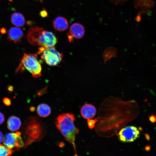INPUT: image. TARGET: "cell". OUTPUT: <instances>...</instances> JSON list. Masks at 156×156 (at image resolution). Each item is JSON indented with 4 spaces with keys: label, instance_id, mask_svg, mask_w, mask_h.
<instances>
[{
    "label": "cell",
    "instance_id": "cell-1",
    "mask_svg": "<svg viewBox=\"0 0 156 156\" xmlns=\"http://www.w3.org/2000/svg\"><path fill=\"white\" fill-rule=\"evenodd\" d=\"M75 118L71 113H64L59 115L55 119L57 128L66 140L73 145L76 152L75 140L79 130L74 125Z\"/></svg>",
    "mask_w": 156,
    "mask_h": 156
},
{
    "label": "cell",
    "instance_id": "cell-2",
    "mask_svg": "<svg viewBox=\"0 0 156 156\" xmlns=\"http://www.w3.org/2000/svg\"><path fill=\"white\" fill-rule=\"evenodd\" d=\"M27 38L30 44L44 48L53 47L57 42V38L53 33L36 26L30 28Z\"/></svg>",
    "mask_w": 156,
    "mask_h": 156
},
{
    "label": "cell",
    "instance_id": "cell-3",
    "mask_svg": "<svg viewBox=\"0 0 156 156\" xmlns=\"http://www.w3.org/2000/svg\"><path fill=\"white\" fill-rule=\"evenodd\" d=\"M25 69L31 73L34 77H38L41 75L42 67L38 60L37 54H24L15 73L23 71Z\"/></svg>",
    "mask_w": 156,
    "mask_h": 156
},
{
    "label": "cell",
    "instance_id": "cell-4",
    "mask_svg": "<svg viewBox=\"0 0 156 156\" xmlns=\"http://www.w3.org/2000/svg\"><path fill=\"white\" fill-rule=\"evenodd\" d=\"M38 53L40 55L41 58L50 66L57 65L61 62L62 58V54L54 47L49 48L41 47Z\"/></svg>",
    "mask_w": 156,
    "mask_h": 156
},
{
    "label": "cell",
    "instance_id": "cell-5",
    "mask_svg": "<svg viewBox=\"0 0 156 156\" xmlns=\"http://www.w3.org/2000/svg\"><path fill=\"white\" fill-rule=\"evenodd\" d=\"M140 132L135 126H131L126 127L120 130L118 136L121 142H130L134 141L139 137Z\"/></svg>",
    "mask_w": 156,
    "mask_h": 156
},
{
    "label": "cell",
    "instance_id": "cell-6",
    "mask_svg": "<svg viewBox=\"0 0 156 156\" xmlns=\"http://www.w3.org/2000/svg\"><path fill=\"white\" fill-rule=\"evenodd\" d=\"M21 133L18 131L16 133H7L3 140V144L6 146L12 149L16 148L19 149L22 147L24 143L22 139L20 136Z\"/></svg>",
    "mask_w": 156,
    "mask_h": 156
},
{
    "label": "cell",
    "instance_id": "cell-7",
    "mask_svg": "<svg viewBox=\"0 0 156 156\" xmlns=\"http://www.w3.org/2000/svg\"><path fill=\"white\" fill-rule=\"evenodd\" d=\"M23 36V33L20 28L12 27L8 31L7 39L15 43L18 44L21 42Z\"/></svg>",
    "mask_w": 156,
    "mask_h": 156
},
{
    "label": "cell",
    "instance_id": "cell-8",
    "mask_svg": "<svg viewBox=\"0 0 156 156\" xmlns=\"http://www.w3.org/2000/svg\"><path fill=\"white\" fill-rule=\"evenodd\" d=\"M85 31L84 27L78 23H73L70 28V34L73 38L78 39L82 38L84 35Z\"/></svg>",
    "mask_w": 156,
    "mask_h": 156
},
{
    "label": "cell",
    "instance_id": "cell-9",
    "mask_svg": "<svg viewBox=\"0 0 156 156\" xmlns=\"http://www.w3.org/2000/svg\"><path fill=\"white\" fill-rule=\"evenodd\" d=\"M96 108L92 104H86L81 108L80 113L81 116L85 119L88 120L94 117L96 114Z\"/></svg>",
    "mask_w": 156,
    "mask_h": 156
},
{
    "label": "cell",
    "instance_id": "cell-10",
    "mask_svg": "<svg viewBox=\"0 0 156 156\" xmlns=\"http://www.w3.org/2000/svg\"><path fill=\"white\" fill-rule=\"evenodd\" d=\"M53 24L54 28L60 31H64L68 27V23L67 20L64 17L58 16L54 20Z\"/></svg>",
    "mask_w": 156,
    "mask_h": 156
},
{
    "label": "cell",
    "instance_id": "cell-11",
    "mask_svg": "<svg viewBox=\"0 0 156 156\" xmlns=\"http://www.w3.org/2000/svg\"><path fill=\"white\" fill-rule=\"evenodd\" d=\"M20 119L15 116H10L7 121V127L8 129L11 131H14L18 130L21 125Z\"/></svg>",
    "mask_w": 156,
    "mask_h": 156
},
{
    "label": "cell",
    "instance_id": "cell-12",
    "mask_svg": "<svg viewBox=\"0 0 156 156\" xmlns=\"http://www.w3.org/2000/svg\"><path fill=\"white\" fill-rule=\"evenodd\" d=\"M12 23L19 27H22L25 24V21L23 15L18 12H15L12 14L11 18Z\"/></svg>",
    "mask_w": 156,
    "mask_h": 156
},
{
    "label": "cell",
    "instance_id": "cell-13",
    "mask_svg": "<svg viewBox=\"0 0 156 156\" xmlns=\"http://www.w3.org/2000/svg\"><path fill=\"white\" fill-rule=\"evenodd\" d=\"M134 6L136 8L143 10L145 8H151L154 6L155 3L152 0H135Z\"/></svg>",
    "mask_w": 156,
    "mask_h": 156
},
{
    "label": "cell",
    "instance_id": "cell-14",
    "mask_svg": "<svg viewBox=\"0 0 156 156\" xmlns=\"http://www.w3.org/2000/svg\"><path fill=\"white\" fill-rule=\"evenodd\" d=\"M38 115L41 117H45L48 116L51 112L50 107L47 104L42 103L39 105L37 109Z\"/></svg>",
    "mask_w": 156,
    "mask_h": 156
},
{
    "label": "cell",
    "instance_id": "cell-15",
    "mask_svg": "<svg viewBox=\"0 0 156 156\" xmlns=\"http://www.w3.org/2000/svg\"><path fill=\"white\" fill-rule=\"evenodd\" d=\"M116 51L113 47H110L107 48L104 51L103 57L105 62H107L111 58L115 57Z\"/></svg>",
    "mask_w": 156,
    "mask_h": 156
},
{
    "label": "cell",
    "instance_id": "cell-16",
    "mask_svg": "<svg viewBox=\"0 0 156 156\" xmlns=\"http://www.w3.org/2000/svg\"><path fill=\"white\" fill-rule=\"evenodd\" d=\"M14 152L12 149L0 144V156H8L12 155Z\"/></svg>",
    "mask_w": 156,
    "mask_h": 156
},
{
    "label": "cell",
    "instance_id": "cell-17",
    "mask_svg": "<svg viewBox=\"0 0 156 156\" xmlns=\"http://www.w3.org/2000/svg\"><path fill=\"white\" fill-rule=\"evenodd\" d=\"M112 3L116 5H122L127 3L129 0H109Z\"/></svg>",
    "mask_w": 156,
    "mask_h": 156
},
{
    "label": "cell",
    "instance_id": "cell-18",
    "mask_svg": "<svg viewBox=\"0 0 156 156\" xmlns=\"http://www.w3.org/2000/svg\"><path fill=\"white\" fill-rule=\"evenodd\" d=\"M3 101L4 104L6 106H9L11 104V100L8 97L4 98L3 100Z\"/></svg>",
    "mask_w": 156,
    "mask_h": 156
},
{
    "label": "cell",
    "instance_id": "cell-19",
    "mask_svg": "<svg viewBox=\"0 0 156 156\" xmlns=\"http://www.w3.org/2000/svg\"><path fill=\"white\" fill-rule=\"evenodd\" d=\"M88 123L89 127L90 129L92 128L95 125V120L90 119L88 120Z\"/></svg>",
    "mask_w": 156,
    "mask_h": 156
},
{
    "label": "cell",
    "instance_id": "cell-20",
    "mask_svg": "<svg viewBox=\"0 0 156 156\" xmlns=\"http://www.w3.org/2000/svg\"><path fill=\"white\" fill-rule=\"evenodd\" d=\"M40 14L42 17H45L47 16L48 13L46 10L44 9L40 12Z\"/></svg>",
    "mask_w": 156,
    "mask_h": 156
},
{
    "label": "cell",
    "instance_id": "cell-21",
    "mask_svg": "<svg viewBox=\"0 0 156 156\" xmlns=\"http://www.w3.org/2000/svg\"><path fill=\"white\" fill-rule=\"evenodd\" d=\"M149 119L151 122H156V116L153 114L152 115L149 116Z\"/></svg>",
    "mask_w": 156,
    "mask_h": 156
},
{
    "label": "cell",
    "instance_id": "cell-22",
    "mask_svg": "<svg viewBox=\"0 0 156 156\" xmlns=\"http://www.w3.org/2000/svg\"><path fill=\"white\" fill-rule=\"evenodd\" d=\"M4 121V116L3 114L0 112V125L2 124Z\"/></svg>",
    "mask_w": 156,
    "mask_h": 156
},
{
    "label": "cell",
    "instance_id": "cell-23",
    "mask_svg": "<svg viewBox=\"0 0 156 156\" xmlns=\"http://www.w3.org/2000/svg\"><path fill=\"white\" fill-rule=\"evenodd\" d=\"M141 13H138L136 17V20L137 22H139L141 20Z\"/></svg>",
    "mask_w": 156,
    "mask_h": 156
},
{
    "label": "cell",
    "instance_id": "cell-24",
    "mask_svg": "<svg viewBox=\"0 0 156 156\" xmlns=\"http://www.w3.org/2000/svg\"><path fill=\"white\" fill-rule=\"evenodd\" d=\"M3 135L2 133L0 131V143H1L3 142Z\"/></svg>",
    "mask_w": 156,
    "mask_h": 156
},
{
    "label": "cell",
    "instance_id": "cell-25",
    "mask_svg": "<svg viewBox=\"0 0 156 156\" xmlns=\"http://www.w3.org/2000/svg\"><path fill=\"white\" fill-rule=\"evenodd\" d=\"M0 32L2 34H4L6 33V31L5 28H2L1 29Z\"/></svg>",
    "mask_w": 156,
    "mask_h": 156
},
{
    "label": "cell",
    "instance_id": "cell-26",
    "mask_svg": "<svg viewBox=\"0 0 156 156\" xmlns=\"http://www.w3.org/2000/svg\"><path fill=\"white\" fill-rule=\"evenodd\" d=\"M14 89V88L13 86H9L8 87V90L10 92H12L13 91Z\"/></svg>",
    "mask_w": 156,
    "mask_h": 156
},
{
    "label": "cell",
    "instance_id": "cell-27",
    "mask_svg": "<svg viewBox=\"0 0 156 156\" xmlns=\"http://www.w3.org/2000/svg\"><path fill=\"white\" fill-rule=\"evenodd\" d=\"M146 135V139L148 140H150V138L149 135H148V134H146L145 135Z\"/></svg>",
    "mask_w": 156,
    "mask_h": 156
},
{
    "label": "cell",
    "instance_id": "cell-28",
    "mask_svg": "<svg viewBox=\"0 0 156 156\" xmlns=\"http://www.w3.org/2000/svg\"><path fill=\"white\" fill-rule=\"evenodd\" d=\"M150 146H148L146 147V150L148 151L150 150Z\"/></svg>",
    "mask_w": 156,
    "mask_h": 156
},
{
    "label": "cell",
    "instance_id": "cell-29",
    "mask_svg": "<svg viewBox=\"0 0 156 156\" xmlns=\"http://www.w3.org/2000/svg\"><path fill=\"white\" fill-rule=\"evenodd\" d=\"M34 108V107H31L30 108V110L31 111H33V110H34V109H33V108Z\"/></svg>",
    "mask_w": 156,
    "mask_h": 156
},
{
    "label": "cell",
    "instance_id": "cell-30",
    "mask_svg": "<svg viewBox=\"0 0 156 156\" xmlns=\"http://www.w3.org/2000/svg\"><path fill=\"white\" fill-rule=\"evenodd\" d=\"M10 1H12V0H9Z\"/></svg>",
    "mask_w": 156,
    "mask_h": 156
}]
</instances>
